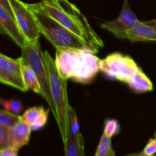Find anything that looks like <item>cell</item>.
Masks as SVG:
<instances>
[{"label":"cell","mask_w":156,"mask_h":156,"mask_svg":"<svg viewBox=\"0 0 156 156\" xmlns=\"http://www.w3.org/2000/svg\"><path fill=\"white\" fill-rule=\"evenodd\" d=\"M0 6L4 8V9L14 18L13 11H12V5H11V3L9 0H0Z\"/></svg>","instance_id":"cell-25"},{"label":"cell","mask_w":156,"mask_h":156,"mask_svg":"<svg viewBox=\"0 0 156 156\" xmlns=\"http://www.w3.org/2000/svg\"><path fill=\"white\" fill-rule=\"evenodd\" d=\"M11 146L10 128L0 125V149Z\"/></svg>","instance_id":"cell-22"},{"label":"cell","mask_w":156,"mask_h":156,"mask_svg":"<svg viewBox=\"0 0 156 156\" xmlns=\"http://www.w3.org/2000/svg\"><path fill=\"white\" fill-rule=\"evenodd\" d=\"M141 69L132 57L120 53H113L101 59V71L111 79L128 83Z\"/></svg>","instance_id":"cell-6"},{"label":"cell","mask_w":156,"mask_h":156,"mask_svg":"<svg viewBox=\"0 0 156 156\" xmlns=\"http://www.w3.org/2000/svg\"><path fill=\"white\" fill-rule=\"evenodd\" d=\"M19 149L13 146H9L5 149H0V156H18Z\"/></svg>","instance_id":"cell-24"},{"label":"cell","mask_w":156,"mask_h":156,"mask_svg":"<svg viewBox=\"0 0 156 156\" xmlns=\"http://www.w3.org/2000/svg\"><path fill=\"white\" fill-rule=\"evenodd\" d=\"M14 13V18L19 26L20 30L30 42L39 41L41 32L38 29L34 18L27 9L26 4L20 0H9Z\"/></svg>","instance_id":"cell-8"},{"label":"cell","mask_w":156,"mask_h":156,"mask_svg":"<svg viewBox=\"0 0 156 156\" xmlns=\"http://www.w3.org/2000/svg\"><path fill=\"white\" fill-rule=\"evenodd\" d=\"M112 137L103 133L96 149L94 156H117L112 147Z\"/></svg>","instance_id":"cell-16"},{"label":"cell","mask_w":156,"mask_h":156,"mask_svg":"<svg viewBox=\"0 0 156 156\" xmlns=\"http://www.w3.org/2000/svg\"><path fill=\"white\" fill-rule=\"evenodd\" d=\"M21 120V116L8 111L5 109L0 111V125L12 128Z\"/></svg>","instance_id":"cell-17"},{"label":"cell","mask_w":156,"mask_h":156,"mask_svg":"<svg viewBox=\"0 0 156 156\" xmlns=\"http://www.w3.org/2000/svg\"><path fill=\"white\" fill-rule=\"evenodd\" d=\"M120 39H126L131 42L156 41V29L146 22H139L129 30L114 34Z\"/></svg>","instance_id":"cell-11"},{"label":"cell","mask_w":156,"mask_h":156,"mask_svg":"<svg viewBox=\"0 0 156 156\" xmlns=\"http://www.w3.org/2000/svg\"><path fill=\"white\" fill-rule=\"evenodd\" d=\"M140 20L131 9L128 0H124L119 16L113 21L101 23L100 26L103 29L109 30L114 35L115 34L129 30L133 27Z\"/></svg>","instance_id":"cell-10"},{"label":"cell","mask_w":156,"mask_h":156,"mask_svg":"<svg viewBox=\"0 0 156 156\" xmlns=\"http://www.w3.org/2000/svg\"><path fill=\"white\" fill-rule=\"evenodd\" d=\"M63 144L65 156H86L84 139L80 132L77 114L72 107L69 111L68 137Z\"/></svg>","instance_id":"cell-9"},{"label":"cell","mask_w":156,"mask_h":156,"mask_svg":"<svg viewBox=\"0 0 156 156\" xmlns=\"http://www.w3.org/2000/svg\"><path fill=\"white\" fill-rule=\"evenodd\" d=\"M127 85L134 92H149L154 89L153 84L141 69L128 82Z\"/></svg>","instance_id":"cell-14"},{"label":"cell","mask_w":156,"mask_h":156,"mask_svg":"<svg viewBox=\"0 0 156 156\" xmlns=\"http://www.w3.org/2000/svg\"><path fill=\"white\" fill-rule=\"evenodd\" d=\"M153 156H156V155H153Z\"/></svg>","instance_id":"cell-29"},{"label":"cell","mask_w":156,"mask_h":156,"mask_svg":"<svg viewBox=\"0 0 156 156\" xmlns=\"http://www.w3.org/2000/svg\"><path fill=\"white\" fill-rule=\"evenodd\" d=\"M0 31L10 37L20 47H23L27 41L15 18L2 6H0Z\"/></svg>","instance_id":"cell-12"},{"label":"cell","mask_w":156,"mask_h":156,"mask_svg":"<svg viewBox=\"0 0 156 156\" xmlns=\"http://www.w3.org/2000/svg\"><path fill=\"white\" fill-rule=\"evenodd\" d=\"M50 111H51L50 108H49L48 109L44 110V112L40 115V117L37 119V120L35 122H34L32 124L30 125V127L31 131H36L38 129H41V128L44 127L46 125L47 122V119H48V115Z\"/></svg>","instance_id":"cell-21"},{"label":"cell","mask_w":156,"mask_h":156,"mask_svg":"<svg viewBox=\"0 0 156 156\" xmlns=\"http://www.w3.org/2000/svg\"><path fill=\"white\" fill-rule=\"evenodd\" d=\"M21 65H22L23 77H24V83H25L27 89L41 95L42 94L41 86L39 80L37 77V75L28 65L23 63V62H21Z\"/></svg>","instance_id":"cell-15"},{"label":"cell","mask_w":156,"mask_h":156,"mask_svg":"<svg viewBox=\"0 0 156 156\" xmlns=\"http://www.w3.org/2000/svg\"><path fill=\"white\" fill-rule=\"evenodd\" d=\"M0 82L19 91H28L24 81L20 59H12L0 53Z\"/></svg>","instance_id":"cell-7"},{"label":"cell","mask_w":156,"mask_h":156,"mask_svg":"<svg viewBox=\"0 0 156 156\" xmlns=\"http://www.w3.org/2000/svg\"><path fill=\"white\" fill-rule=\"evenodd\" d=\"M30 133V126L21 119L13 127L10 128L11 146L20 149L28 144Z\"/></svg>","instance_id":"cell-13"},{"label":"cell","mask_w":156,"mask_h":156,"mask_svg":"<svg viewBox=\"0 0 156 156\" xmlns=\"http://www.w3.org/2000/svg\"><path fill=\"white\" fill-rule=\"evenodd\" d=\"M125 156H149V155H146L143 152H137V153L129 154V155H126Z\"/></svg>","instance_id":"cell-27"},{"label":"cell","mask_w":156,"mask_h":156,"mask_svg":"<svg viewBox=\"0 0 156 156\" xmlns=\"http://www.w3.org/2000/svg\"><path fill=\"white\" fill-rule=\"evenodd\" d=\"M43 9L53 19L91 46L97 53L105 44L79 8L69 0H41Z\"/></svg>","instance_id":"cell-1"},{"label":"cell","mask_w":156,"mask_h":156,"mask_svg":"<svg viewBox=\"0 0 156 156\" xmlns=\"http://www.w3.org/2000/svg\"><path fill=\"white\" fill-rule=\"evenodd\" d=\"M55 64L63 79L88 84L101 71V59L91 50L56 48Z\"/></svg>","instance_id":"cell-2"},{"label":"cell","mask_w":156,"mask_h":156,"mask_svg":"<svg viewBox=\"0 0 156 156\" xmlns=\"http://www.w3.org/2000/svg\"><path fill=\"white\" fill-rule=\"evenodd\" d=\"M44 54L49 73L52 97L57 114L56 121L59 126L62 143H65L68 137L69 111L71 108L67 93V80L59 75L54 59L50 56L48 51L44 50Z\"/></svg>","instance_id":"cell-4"},{"label":"cell","mask_w":156,"mask_h":156,"mask_svg":"<svg viewBox=\"0 0 156 156\" xmlns=\"http://www.w3.org/2000/svg\"><path fill=\"white\" fill-rule=\"evenodd\" d=\"M146 155L153 156L156 153V138L150 139L143 151Z\"/></svg>","instance_id":"cell-23"},{"label":"cell","mask_w":156,"mask_h":156,"mask_svg":"<svg viewBox=\"0 0 156 156\" xmlns=\"http://www.w3.org/2000/svg\"><path fill=\"white\" fill-rule=\"evenodd\" d=\"M21 48V56L19 58L20 60L23 63L28 65L37 75V77L41 86V91H42L41 96L48 103L49 108L51 109L55 120H56L57 114L52 97L48 70H47L44 52L41 50L39 41L34 42L26 41L25 44Z\"/></svg>","instance_id":"cell-5"},{"label":"cell","mask_w":156,"mask_h":156,"mask_svg":"<svg viewBox=\"0 0 156 156\" xmlns=\"http://www.w3.org/2000/svg\"><path fill=\"white\" fill-rule=\"evenodd\" d=\"M0 104L5 110L19 115L23 110V105L19 100L17 99L1 98Z\"/></svg>","instance_id":"cell-19"},{"label":"cell","mask_w":156,"mask_h":156,"mask_svg":"<svg viewBox=\"0 0 156 156\" xmlns=\"http://www.w3.org/2000/svg\"><path fill=\"white\" fill-rule=\"evenodd\" d=\"M154 136H155V138H156V132L155 133V135H154Z\"/></svg>","instance_id":"cell-28"},{"label":"cell","mask_w":156,"mask_h":156,"mask_svg":"<svg viewBox=\"0 0 156 156\" xmlns=\"http://www.w3.org/2000/svg\"><path fill=\"white\" fill-rule=\"evenodd\" d=\"M44 110L45 109L42 106L30 108L27 111H24V114L21 115V119L30 126L34 122L36 121L37 119L44 112Z\"/></svg>","instance_id":"cell-18"},{"label":"cell","mask_w":156,"mask_h":156,"mask_svg":"<svg viewBox=\"0 0 156 156\" xmlns=\"http://www.w3.org/2000/svg\"><path fill=\"white\" fill-rule=\"evenodd\" d=\"M145 22H146V24H149V25L153 27L155 29H156V18H155V19H153V20H150V21H145Z\"/></svg>","instance_id":"cell-26"},{"label":"cell","mask_w":156,"mask_h":156,"mask_svg":"<svg viewBox=\"0 0 156 156\" xmlns=\"http://www.w3.org/2000/svg\"><path fill=\"white\" fill-rule=\"evenodd\" d=\"M120 131V126L116 119H107L104 126V134L108 136L113 137L117 135Z\"/></svg>","instance_id":"cell-20"},{"label":"cell","mask_w":156,"mask_h":156,"mask_svg":"<svg viewBox=\"0 0 156 156\" xmlns=\"http://www.w3.org/2000/svg\"><path fill=\"white\" fill-rule=\"evenodd\" d=\"M34 18L41 34L44 35L56 48H73L91 50L98 53L91 46L72 33L60 23L53 19L40 5L39 2L25 3Z\"/></svg>","instance_id":"cell-3"}]
</instances>
